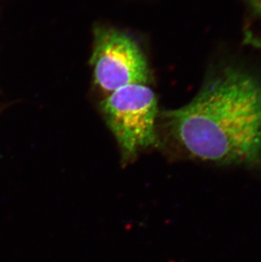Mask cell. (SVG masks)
Wrapping results in <instances>:
<instances>
[{"instance_id":"obj_2","label":"cell","mask_w":261,"mask_h":262,"mask_svg":"<svg viewBox=\"0 0 261 262\" xmlns=\"http://www.w3.org/2000/svg\"><path fill=\"white\" fill-rule=\"evenodd\" d=\"M100 108L118 144L123 166L135 161L141 151L160 145L156 129L157 98L147 85L117 89L102 100Z\"/></svg>"},{"instance_id":"obj_3","label":"cell","mask_w":261,"mask_h":262,"mask_svg":"<svg viewBox=\"0 0 261 262\" xmlns=\"http://www.w3.org/2000/svg\"><path fill=\"white\" fill-rule=\"evenodd\" d=\"M95 84L111 94L130 84L148 85L151 72L145 55L135 39L125 32L97 27L90 59Z\"/></svg>"},{"instance_id":"obj_1","label":"cell","mask_w":261,"mask_h":262,"mask_svg":"<svg viewBox=\"0 0 261 262\" xmlns=\"http://www.w3.org/2000/svg\"><path fill=\"white\" fill-rule=\"evenodd\" d=\"M169 135L201 161L254 164L261 160V85L239 70H224L192 101L160 114Z\"/></svg>"},{"instance_id":"obj_4","label":"cell","mask_w":261,"mask_h":262,"mask_svg":"<svg viewBox=\"0 0 261 262\" xmlns=\"http://www.w3.org/2000/svg\"><path fill=\"white\" fill-rule=\"evenodd\" d=\"M253 10L261 16V0H249Z\"/></svg>"},{"instance_id":"obj_5","label":"cell","mask_w":261,"mask_h":262,"mask_svg":"<svg viewBox=\"0 0 261 262\" xmlns=\"http://www.w3.org/2000/svg\"><path fill=\"white\" fill-rule=\"evenodd\" d=\"M249 40L251 42V43L255 45L256 47H259L261 49V39L256 38V37H250V38H249Z\"/></svg>"}]
</instances>
